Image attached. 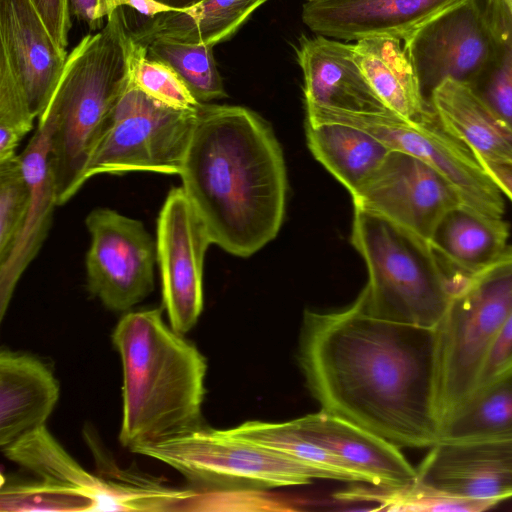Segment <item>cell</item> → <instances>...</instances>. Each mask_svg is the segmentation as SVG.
Segmentation results:
<instances>
[{
	"label": "cell",
	"instance_id": "e0dca14e",
	"mask_svg": "<svg viewBox=\"0 0 512 512\" xmlns=\"http://www.w3.org/2000/svg\"><path fill=\"white\" fill-rule=\"evenodd\" d=\"M310 440L334 455L360 482L401 487L417 480L398 446L342 417L322 410L292 420Z\"/></svg>",
	"mask_w": 512,
	"mask_h": 512
},
{
	"label": "cell",
	"instance_id": "7c38bea8",
	"mask_svg": "<svg viewBox=\"0 0 512 512\" xmlns=\"http://www.w3.org/2000/svg\"><path fill=\"white\" fill-rule=\"evenodd\" d=\"M212 244L207 228L182 187L167 194L157 219L156 251L163 306L170 326L190 331L203 310V269Z\"/></svg>",
	"mask_w": 512,
	"mask_h": 512
},
{
	"label": "cell",
	"instance_id": "44dd1931",
	"mask_svg": "<svg viewBox=\"0 0 512 512\" xmlns=\"http://www.w3.org/2000/svg\"><path fill=\"white\" fill-rule=\"evenodd\" d=\"M509 225L464 206L450 211L440 222L431 243L434 264L450 293L470 275L495 260L507 247Z\"/></svg>",
	"mask_w": 512,
	"mask_h": 512
},
{
	"label": "cell",
	"instance_id": "7bdbcfd3",
	"mask_svg": "<svg viewBox=\"0 0 512 512\" xmlns=\"http://www.w3.org/2000/svg\"><path fill=\"white\" fill-rule=\"evenodd\" d=\"M306 1H315V0H306Z\"/></svg>",
	"mask_w": 512,
	"mask_h": 512
},
{
	"label": "cell",
	"instance_id": "d590c367",
	"mask_svg": "<svg viewBox=\"0 0 512 512\" xmlns=\"http://www.w3.org/2000/svg\"><path fill=\"white\" fill-rule=\"evenodd\" d=\"M512 370V311L496 335L483 363L477 387Z\"/></svg>",
	"mask_w": 512,
	"mask_h": 512
},
{
	"label": "cell",
	"instance_id": "7402d4cb",
	"mask_svg": "<svg viewBox=\"0 0 512 512\" xmlns=\"http://www.w3.org/2000/svg\"><path fill=\"white\" fill-rule=\"evenodd\" d=\"M428 100L442 128L476 156L491 162H512V129L474 85L446 78L432 89Z\"/></svg>",
	"mask_w": 512,
	"mask_h": 512
},
{
	"label": "cell",
	"instance_id": "f546056e",
	"mask_svg": "<svg viewBox=\"0 0 512 512\" xmlns=\"http://www.w3.org/2000/svg\"><path fill=\"white\" fill-rule=\"evenodd\" d=\"M0 511H94V503L79 493L44 480L7 482L1 485Z\"/></svg>",
	"mask_w": 512,
	"mask_h": 512
},
{
	"label": "cell",
	"instance_id": "52a82bcc",
	"mask_svg": "<svg viewBox=\"0 0 512 512\" xmlns=\"http://www.w3.org/2000/svg\"><path fill=\"white\" fill-rule=\"evenodd\" d=\"M159 460L187 480L208 489L242 485L278 487L331 479L320 468L266 446L237 437L228 429L201 427L134 451Z\"/></svg>",
	"mask_w": 512,
	"mask_h": 512
},
{
	"label": "cell",
	"instance_id": "f1b7e54d",
	"mask_svg": "<svg viewBox=\"0 0 512 512\" xmlns=\"http://www.w3.org/2000/svg\"><path fill=\"white\" fill-rule=\"evenodd\" d=\"M237 437L266 446L330 473L334 480L360 482L334 455L305 436L291 421H247L228 429Z\"/></svg>",
	"mask_w": 512,
	"mask_h": 512
},
{
	"label": "cell",
	"instance_id": "b9f144b4",
	"mask_svg": "<svg viewBox=\"0 0 512 512\" xmlns=\"http://www.w3.org/2000/svg\"><path fill=\"white\" fill-rule=\"evenodd\" d=\"M124 1H126V0H115L117 6H119ZM148 1H153V2H157L160 4V0H148Z\"/></svg>",
	"mask_w": 512,
	"mask_h": 512
},
{
	"label": "cell",
	"instance_id": "8992f818",
	"mask_svg": "<svg viewBox=\"0 0 512 512\" xmlns=\"http://www.w3.org/2000/svg\"><path fill=\"white\" fill-rule=\"evenodd\" d=\"M511 311L512 246H507L451 293L435 328L440 426L476 389L487 353Z\"/></svg>",
	"mask_w": 512,
	"mask_h": 512
},
{
	"label": "cell",
	"instance_id": "4fadbf2b",
	"mask_svg": "<svg viewBox=\"0 0 512 512\" xmlns=\"http://www.w3.org/2000/svg\"><path fill=\"white\" fill-rule=\"evenodd\" d=\"M405 43L427 99L446 78L476 85L500 48L480 0L431 22Z\"/></svg>",
	"mask_w": 512,
	"mask_h": 512
},
{
	"label": "cell",
	"instance_id": "ab89813d",
	"mask_svg": "<svg viewBox=\"0 0 512 512\" xmlns=\"http://www.w3.org/2000/svg\"><path fill=\"white\" fill-rule=\"evenodd\" d=\"M476 157L501 192L512 201V162H491Z\"/></svg>",
	"mask_w": 512,
	"mask_h": 512
},
{
	"label": "cell",
	"instance_id": "ac0fdd59",
	"mask_svg": "<svg viewBox=\"0 0 512 512\" xmlns=\"http://www.w3.org/2000/svg\"><path fill=\"white\" fill-rule=\"evenodd\" d=\"M296 52L304 76L306 105L358 113L392 112L362 71L354 44L322 35L303 36Z\"/></svg>",
	"mask_w": 512,
	"mask_h": 512
},
{
	"label": "cell",
	"instance_id": "d6986e66",
	"mask_svg": "<svg viewBox=\"0 0 512 512\" xmlns=\"http://www.w3.org/2000/svg\"><path fill=\"white\" fill-rule=\"evenodd\" d=\"M54 122L49 114L38 118L37 129L19 155L30 190L23 229L8 257L0 263V319L3 320L19 278L40 250L57 206L50 163Z\"/></svg>",
	"mask_w": 512,
	"mask_h": 512
},
{
	"label": "cell",
	"instance_id": "4316f807",
	"mask_svg": "<svg viewBox=\"0 0 512 512\" xmlns=\"http://www.w3.org/2000/svg\"><path fill=\"white\" fill-rule=\"evenodd\" d=\"M512 440V370L476 388L441 422L438 441Z\"/></svg>",
	"mask_w": 512,
	"mask_h": 512
},
{
	"label": "cell",
	"instance_id": "60d3db41",
	"mask_svg": "<svg viewBox=\"0 0 512 512\" xmlns=\"http://www.w3.org/2000/svg\"><path fill=\"white\" fill-rule=\"evenodd\" d=\"M202 1L203 0H160V4L167 10H183Z\"/></svg>",
	"mask_w": 512,
	"mask_h": 512
},
{
	"label": "cell",
	"instance_id": "3957f363",
	"mask_svg": "<svg viewBox=\"0 0 512 512\" xmlns=\"http://www.w3.org/2000/svg\"><path fill=\"white\" fill-rule=\"evenodd\" d=\"M111 338L123 370L124 447L134 452L203 425L206 358L164 322L161 309L124 314Z\"/></svg>",
	"mask_w": 512,
	"mask_h": 512
},
{
	"label": "cell",
	"instance_id": "d6a6232c",
	"mask_svg": "<svg viewBox=\"0 0 512 512\" xmlns=\"http://www.w3.org/2000/svg\"><path fill=\"white\" fill-rule=\"evenodd\" d=\"M302 502L252 488H219L194 492L182 511H296Z\"/></svg>",
	"mask_w": 512,
	"mask_h": 512
},
{
	"label": "cell",
	"instance_id": "1f68e13d",
	"mask_svg": "<svg viewBox=\"0 0 512 512\" xmlns=\"http://www.w3.org/2000/svg\"><path fill=\"white\" fill-rule=\"evenodd\" d=\"M35 119L9 65L0 58V161L17 155L16 149Z\"/></svg>",
	"mask_w": 512,
	"mask_h": 512
},
{
	"label": "cell",
	"instance_id": "8fae6325",
	"mask_svg": "<svg viewBox=\"0 0 512 512\" xmlns=\"http://www.w3.org/2000/svg\"><path fill=\"white\" fill-rule=\"evenodd\" d=\"M354 208L380 214L431 249L443 218L463 206L453 186L423 160L391 150L351 194Z\"/></svg>",
	"mask_w": 512,
	"mask_h": 512
},
{
	"label": "cell",
	"instance_id": "8d00e7d4",
	"mask_svg": "<svg viewBox=\"0 0 512 512\" xmlns=\"http://www.w3.org/2000/svg\"><path fill=\"white\" fill-rule=\"evenodd\" d=\"M53 39L64 49L68 45L71 13L68 0H30Z\"/></svg>",
	"mask_w": 512,
	"mask_h": 512
},
{
	"label": "cell",
	"instance_id": "836d02e7",
	"mask_svg": "<svg viewBox=\"0 0 512 512\" xmlns=\"http://www.w3.org/2000/svg\"><path fill=\"white\" fill-rule=\"evenodd\" d=\"M132 82L148 96L175 109L195 110L201 104L169 66L149 59L145 47L139 44L133 60Z\"/></svg>",
	"mask_w": 512,
	"mask_h": 512
},
{
	"label": "cell",
	"instance_id": "d4e9b609",
	"mask_svg": "<svg viewBox=\"0 0 512 512\" xmlns=\"http://www.w3.org/2000/svg\"><path fill=\"white\" fill-rule=\"evenodd\" d=\"M268 0H203L183 10L155 14L132 37L145 47L157 38L214 46L229 39Z\"/></svg>",
	"mask_w": 512,
	"mask_h": 512
},
{
	"label": "cell",
	"instance_id": "5bb4252c",
	"mask_svg": "<svg viewBox=\"0 0 512 512\" xmlns=\"http://www.w3.org/2000/svg\"><path fill=\"white\" fill-rule=\"evenodd\" d=\"M416 471L430 489L493 507L512 497V440L438 441Z\"/></svg>",
	"mask_w": 512,
	"mask_h": 512
},
{
	"label": "cell",
	"instance_id": "9c48e42d",
	"mask_svg": "<svg viewBox=\"0 0 512 512\" xmlns=\"http://www.w3.org/2000/svg\"><path fill=\"white\" fill-rule=\"evenodd\" d=\"M326 120L357 127L388 149L423 160L453 186L464 207L488 217L503 218V193L474 152L445 131L436 116L417 123L393 112L358 113L331 109L326 113Z\"/></svg>",
	"mask_w": 512,
	"mask_h": 512
},
{
	"label": "cell",
	"instance_id": "e575fe53",
	"mask_svg": "<svg viewBox=\"0 0 512 512\" xmlns=\"http://www.w3.org/2000/svg\"><path fill=\"white\" fill-rule=\"evenodd\" d=\"M488 105L512 129V47L500 45L485 75L474 85Z\"/></svg>",
	"mask_w": 512,
	"mask_h": 512
},
{
	"label": "cell",
	"instance_id": "83f0119b",
	"mask_svg": "<svg viewBox=\"0 0 512 512\" xmlns=\"http://www.w3.org/2000/svg\"><path fill=\"white\" fill-rule=\"evenodd\" d=\"M146 56L169 66L200 103L227 96L213 55V46L157 38L145 46Z\"/></svg>",
	"mask_w": 512,
	"mask_h": 512
},
{
	"label": "cell",
	"instance_id": "5b68a950",
	"mask_svg": "<svg viewBox=\"0 0 512 512\" xmlns=\"http://www.w3.org/2000/svg\"><path fill=\"white\" fill-rule=\"evenodd\" d=\"M351 243L368 268V283L356 299L364 312L381 320L437 327L451 293L427 245L388 218L361 208H354Z\"/></svg>",
	"mask_w": 512,
	"mask_h": 512
},
{
	"label": "cell",
	"instance_id": "277c9868",
	"mask_svg": "<svg viewBox=\"0 0 512 512\" xmlns=\"http://www.w3.org/2000/svg\"><path fill=\"white\" fill-rule=\"evenodd\" d=\"M136 47L118 6L100 31L86 35L67 56L43 113L54 122L50 163L57 205L83 186L89 156L132 81Z\"/></svg>",
	"mask_w": 512,
	"mask_h": 512
},
{
	"label": "cell",
	"instance_id": "6da1fadb",
	"mask_svg": "<svg viewBox=\"0 0 512 512\" xmlns=\"http://www.w3.org/2000/svg\"><path fill=\"white\" fill-rule=\"evenodd\" d=\"M299 360L322 410L398 447L438 442L435 328L374 318L357 300L336 312L305 311Z\"/></svg>",
	"mask_w": 512,
	"mask_h": 512
},
{
	"label": "cell",
	"instance_id": "2e32d148",
	"mask_svg": "<svg viewBox=\"0 0 512 512\" xmlns=\"http://www.w3.org/2000/svg\"><path fill=\"white\" fill-rule=\"evenodd\" d=\"M0 58L9 65L33 114L45 112L67 60L30 0H0Z\"/></svg>",
	"mask_w": 512,
	"mask_h": 512
},
{
	"label": "cell",
	"instance_id": "cb8c5ba5",
	"mask_svg": "<svg viewBox=\"0 0 512 512\" xmlns=\"http://www.w3.org/2000/svg\"><path fill=\"white\" fill-rule=\"evenodd\" d=\"M354 49L370 85L390 111L417 123L435 117L405 40L368 37L358 40Z\"/></svg>",
	"mask_w": 512,
	"mask_h": 512
},
{
	"label": "cell",
	"instance_id": "30bf717a",
	"mask_svg": "<svg viewBox=\"0 0 512 512\" xmlns=\"http://www.w3.org/2000/svg\"><path fill=\"white\" fill-rule=\"evenodd\" d=\"M85 224L88 289L108 309L127 311L154 290L156 239L140 220L110 208L93 209Z\"/></svg>",
	"mask_w": 512,
	"mask_h": 512
},
{
	"label": "cell",
	"instance_id": "74e56055",
	"mask_svg": "<svg viewBox=\"0 0 512 512\" xmlns=\"http://www.w3.org/2000/svg\"><path fill=\"white\" fill-rule=\"evenodd\" d=\"M483 5L499 45L512 47V0H484Z\"/></svg>",
	"mask_w": 512,
	"mask_h": 512
},
{
	"label": "cell",
	"instance_id": "ba28073f",
	"mask_svg": "<svg viewBox=\"0 0 512 512\" xmlns=\"http://www.w3.org/2000/svg\"><path fill=\"white\" fill-rule=\"evenodd\" d=\"M197 109L169 107L148 96L131 81L89 156L83 182L100 174L179 175Z\"/></svg>",
	"mask_w": 512,
	"mask_h": 512
},
{
	"label": "cell",
	"instance_id": "7a4b0ae2",
	"mask_svg": "<svg viewBox=\"0 0 512 512\" xmlns=\"http://www.w3.org/2000/svg\"><path fill=\"white\" fill-rule=\"evenodd\" d=\"M179 176L212 244L248 257L278 234L284 157L270 126L251 110L201 103Z\"/></svg>",
	"mask_w": 512,
	"mask_h": 512
},
{
	"label": "cell",
	"instance_id": "9a60e30c",
	"mask_svg": "<svg viewBox=\"0 0 512 512\" xmlns=\"http://www.w3.org/2000/svg\"><path fill=\"white\" fill-rule=\"evenodd\" d=\"M472 0H315L302 21L318 35L342 40L390 36L407 40Z\"/></svg>",
	"mask_w": 512,
	"mask_h": 512
},
{
	"label": "cell",
	"instance_id": "4dcf8cb0",
	"mask_svg": "<svg viewBox=\"0 0 512 512\" xmlns=\"http://www.w3.org/2000/svg\"><path fill=\"white\" fill-rule=\"evenodd\" d=\"M30 190L19 155L0 161V263L10 254L25 223Z\"/></svg>",
	"mask_w": 512,
	"mask_h": 512
},
{
	"label": "cell",
	"instance_id": "603a6c76",
	"mask_svg": "<svg viewBox=\"0 0 512 512\" xmlns=\"http://www.w3.org/2000/svg\"><path fill=\"white\" fill-rule=\"evenodd\" d=\"M11 461L41 480L79 493L94 503V511H129L124 490L113 478L85 470L42 426L2 449Z\"/></svg>",
	"mask_w": 512,
	"mask_h": 512
},
{
	"label": "cell",
	"instance_id": "f35d334b",
	"mask_svg": "<svg viewBox=\"0 0 512 512\" xmlns=\"http://www.w3.org/2000/svg\"><path fill=\"white\" fill-rule=\"evenodd\" d=\"M71 16L86 23L90 29L98 28L104 17L118 6L115 0H68Z\"/></svg>",
	"mask_w": 512,
	"mask_h": 512
},
{
	"label": "cell",
	"instance_id": "484cf974",
	"mask_svg": "<svg viewBox=\"0 0 512 512\" xmlns=\"http://www.w3.org/2000/svg\"><path fill=\"white\" fill-rule=\"evenodd\" d=\"M313 156L352 194L391 151L364 130L336 122L306 120Z\"/></svg>",
	"mask_w": 512,
	"mask_h": 512
},
{
	"label": "cell",
	"instance_id": "ffe728a7",
	"mask_svg": "<svg viewBox=\"0 0 512 512\" xmlns=\"http://www.w3.org/2000/svg\"><path fill=\"white\" fill-rule=\"evenodd\" d=\"M52 371L39 359L23 353H0V447L13 444L45 426L59 399Z\"/></svg>",
	"mask_w": 512,
	"mask_h": 512
}]
</instances>
